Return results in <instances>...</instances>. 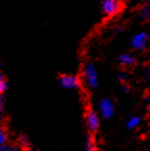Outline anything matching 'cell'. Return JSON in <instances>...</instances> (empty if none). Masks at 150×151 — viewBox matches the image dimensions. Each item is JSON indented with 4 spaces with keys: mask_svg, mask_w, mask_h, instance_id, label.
I'll return each instance as SVG.
<instances>
[{
    "mask_svg": "<svg viewBox=\"0 0 150 151\" xmlns=\"http://www.w3.org/2000/svg\"><path fill=\"white\" fill-rule=\"evenodd\" d=\"M85 81L89 88H96L99 85V78H97V71L93 63H87L84 69Z\"/></svg>",
    "mask_w": 150,
    "mask_h": 151,
    "instance_id": "cell-1",
    "label": "cell"
},
{
    "mask_svg": "<svg viewBox=\"0 0 150 151\" xmlns=\"http://www.w3.org/2000/svg\"><path fill=\"white\" fill-rule=\"evenodd\" d=\"M120 9V1L119 0H102V10L104 15L113 16Z\"/></svg>",
    "mask_w": 150,
    "mask_h": 151,
    "instance_id": "cell-2",
    "label": "cell"
},
{
    "mask_svg": "<svg viewBox=\"0 0 150 151\" xmlns=\"http://www.w3.org/2000/svg\"><path fill=\"white\" fill-rule=\"evenodd\" d=\"M99 109L100 112L105 119H110L115 113V105L109 99H102L99 102Z\"/></svg>",
    "mask_w": 150,
    "mask_h": 151,
    "instance_id": "cell-3",
    "label": "cell"
},
{
    "mask_svg": "<svg viewBox=\"0 0 150 151\" xmlns=\"http://www.w3.org/2000/svg\"><path fill=\"white\" fill-rule=\"evenodd\" d=\"M148 40H149V35L146 32H140L138 35H135L132 38L131 45L133 48L138 49V50H142L147 47L148 45Z\"/></svg>",
    "mask_w": 150,
    "mask_h": 151,
    "instance_id": "cell-4",
    "label": "cell"
},
{
    "mask_svg": "<svg viewBox=\"0 0 150 151\" xmlns=\"http://www.w3.org/2000/svg\"><path fill=\"white\" fill-rule=\"evenodd\" d=\"M60 85L66 89H76V88H79L80 81H79V78L76 76L64 75L60 78Z\"/></svg>",
    "mask_w": 150,
    "mask_h": 151,
    "instance_id": "cell-5",
    "label": "cell"
},
{
    "mask_svg": "<svg viewBox=\"0 0 150 151\" xmlns=\"http://www.w3.org/2000/svg\"><path fill=\"white\" fill-rule=\"evenodd\" d=\"M86 125L91 132H96L99 129L100 120H99L96 112H94L93 110H89L86 113Z\"/></svg>",
    "mask_w": 150,
    "mask_h": 151,
    "instance_id": "cell-6",
    "label": "cell"
},
{
    "mask_svg": "<svg viewBox=\"0 0 150 151\" xmlns=\"http://www.w3.org/2000/svg\"><path fill=\"white\" fill-rule=\"evenodd\" d=\"M119 61H120V63H122L123 65L126 66L133 65L135 63V58L132 56L131 54H123V55H120Z\"/></svg>",
    "mask_w": 150,
    "mask_h": 151,
    "instance_id": "cell-7",
    "label": "cell"
},
{
    "mask_svg": "<svg viewBox=\"0 0 150 151\" xmlns=\"http://www.w3.org/2000/svg\"><path fill=\"white\" fill-rule=\"evenodd\" d=\"M140 16L142 19H147L150 16V1H147L143 5V7L140 12Z\"/></svg>",
    "mask_w": 150,
    "mask_h": 151,
    "instance_id": "cell-8",
    "label": "cell"
},
{
    "mask_svg": "<svg viewBox=\"0 0 150 151\" xmlns=\"http://www.w3.org/2000/svg\"><path fill=\"white\" fill-rule=\"evenodd\" d=\"M126 125H127V128L128 129H134V128H136L139 125H140V118L139 117H131L128 120H127V123H126Z\"/></svg>",
    "mask_w": 150,
    "mask_h": 151,
    "instance_id": "cell-9",
    "label": "cell"
},
{
    "mask_svg": "<svg viewBox=\"0 0 150 151\" xmlns=\"http://www.w3.org/2000/svg\"><path fill=\"white\" fill-rule=\"evenodd\" d=\"M8 87V83L6 80V78L4 77V75L0 73V94H2Z\"/></svg>",
    "mask_w": 150,
    "mask_h": 151,
    "instance_id": "cell-10",
    "label": "cell"
},
{
    "mask_svg": "<svg viewBox=\"0 0 150 151\" xmlns=\"http://www.w3.org/2000/svg\"><path fill=\"white\" fill-rule=\"evenodd\" d=\"M7 140V133L5 129H0V145H4Z\"/></svg>",
    "mask_w": 150,
    "mask_h": 151,
    "instance_id": "cell-11",
    "label": "cell"
},
{
    "mask_svg": "<svg viewBox=\"0 0 150 151\" xmlns=\"http://www.w3.org/2000/svg\"><path fill=\"white\" fill-rule=\"evenodd\" d=\"M86 151H96L95 147H94V143L92 142V140H87L86 142Z\"/></svg>",
    "mask_w": 150,
    "mask_h": 151,
    "instance_id": "cell-12",
    "label": "cell"
},
{
    "mask_svg": "<svg viewBox=\"0 0 150 151\" xmlns=\"http://www.w3.org/2000/svg\"><path fill=\"white\" fill-rule=\"evenodd\" d=\"M2 112H4V99L2 96H0V119L2 117Z\"/></svg>",
    "mask_w": 150,
    "mask_h": 151,
    "instance_id": "cell-13",
    "label": "cell"
},
{
    "mask_svg": "<svg viewBox=\"0 0 150 151\" xmlns=\"http://www.w3.org/2000/svg\"><path fill=\"white\" fill-rule=\"evenodd\" d=\"M8 151H22V150H21V148L17 147V145H12V147H9V150Z\"/></svg>",
    "mask_w": 150,
    "mask_h": 151,
    "instance_id": "cell-14",
    "label": "cell"
},
{
    "mask_svg": "<svg viewBox=\"0 0 150 151\" xmlns=\"http://www.w3.org/2000/svg\"><path fill=\"white\" fill-rule=\"evenodd\" d=\"M21 143H22V145H24V147H27V145L29 144L28 140H27L24 136H22V137H21Z\"/></svg>",
    "mask_w": 150,
    "mask_h": 151,
    "instance_id": "cell-15",
    "label": "cell"
},
{
    "mask_svg": "<svg viewBox=\"0 0 150 151\" xmlns=\"http://www.w3.org/2000/svg\"><path fill=\"white\" fill-rule=\"evenodd\" d=\"M9 150V147H7V145H0V151H8Z\"/></svg>",
    "mask_w": 150,
    "mask_h": 151,
    "instance_id": "cell-16",
    "label": "cell"
},
{
    "mask_svg": "<svg viewBox=\"0 0 150 151\" xmlns=\"http://www.w3.org/2000/svg\"><path fill=\"white\" fill-rule=\"evenodd\" d=\"M146 76H147V78L150 80V64L148 65V68H147V70H146Z\"/></svg>",
    "mask_w": 150,
    "mask_h": 151,
    "instance_id": "cell-17",
    "label": "cell"
},
{
    "mask_svg": "<svg viewBox=\"0 0 150 151\" xmlns=\"http://www.w3.org/2000/svg\"><path fill=\"white\" fill-rule=\"evenodd\" d=\"M118 78H119V79H120L122 81H125V80H126V76L123 75V73H120V75L118 76Z\"/></svg>",
    "mask_w": 150,
    "mask_h": 151,
    "instance_id": "cell-18",
    "label": "cell"
},
{
    "mask_svg": "<svg viewBox=\"0 0 150 151\" xmlns=\"http://www.w3.org/2000/svg\"><path fill=\"white\" fill-rule=\"evenodd\" d=\"M123 91H124V92H128V87L124 86V87H123Z\"/></svg>",
    "mask_w": 150,
    "mask_h": 151,
    "instance_id": "cell-19",
    "label": "cell"
},
{
    "mask_svg": "<svg viewBox=\"0 0 150 151\" xmlns=\"http://www.w3.org/2000/svg\"><path fill=\"white\" fill-rule=\"evenodd\" d=\"M146 101H147V103L150 104V96H147V99H146Z\"/></svg>",
    "mask_w": 150,
    "mask_h": 151,
    "instance_id": "cell-20",
    "label": "cell"
},
{
    "mask_svg": "<svg viewBox=\"0 0 150 151\" xmlns=\"http://www.w3.org/2000/svg\"><path fill=\"white\" fill-rule=\"evenodd\" d=\"M120 30H122L120 28H115V31H116V32H120Z\"/></svg>",
    "mask_w": 150,
    "mask_h": 151,
    "instance_id": "cell-21",
    "label": "cell"
},
{
    "mask_svg": "<svg viewBox=\"0 0 150 151\" xmlns=\"http://www.w3.org/2000/svg\"><path fill=\"white\" fill-rule=\"evenodd\" d=\"M1 68H2V64H1V62H0V70H1Z\"/></svg>",
    "mask_w": 150,
    "mask_h": 151,
    "instance_id": "cell-22",
    "label": "cell"
},
{
    "mask_svg": "<svg viewBox=\"0 0 150 151\" xmlns=\"http://www.w3.org/2000/svg\"><path fill=\"white\" fill-rule=\"evenodd\" d=\"M29 151H37V150H33V149H31V150H29Z\"/></svg>",
    "mask_w": 150,
    "mask_h": 151,
    "instance_id": "cell-23",
    "label": "cell"
}]
</instances>
